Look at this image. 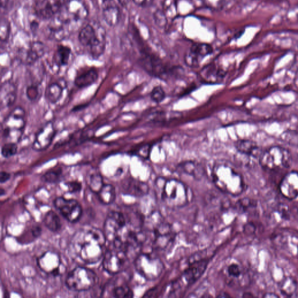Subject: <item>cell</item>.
<instances>
[{"instance_id":"e575fe53","label":"cell","mask_w":298,"mask_h":298,"mask_svg":"<svg viewBox=\"0 0 298 298\" xmlns=\"http://www.w3.org/2000/svg\"><path fill=\"white\" fill-rule=\"evenodd\" d=\"M110 297L117 298H132L133 291L125 284L114 285L111 288Z\"/></svg>"},{"instance_id":"f907efd6","label":"cell","mask_w":298,"mask_h":298,"mask_svg":"<svg viewBox=\"0 0 298 298\" xmlns=\"http://www.w3.org/2000/svg\"><path fill=\"white\" fill-rule=\"evenodd\" d=\"M264 297H269V298H271V297H273V298H278V296H276V295L274 294H267V295H266V296H264Z\"/></svg>"},{"instance_id":"b9f144b4","label":"cell","mask_w":298,"mask_h":298,"mask_svg":"<svg viewBox=\"0 0 298 298\" xmlns=\"http://www.w3.org/2000/svg\"><path fill=\"white\" fill-rule=\"evenodd\" d=\"M154 20L156 25L159 28H164L166 26L167 20L165 14L160 10H158L154 14Z\"/></svg>"},{"instance_id":"74e56055","label":"cell","mask_w":298,"mask_h":298,"mask_svg":"<svg viewBox=\"0 0 298 298\" xmlns=\"http://www.w3.org/2000/svg\"><path fill=\"white\" fill-rule=\"evenodd\" d=\"M18 151V143H16L5 142L1 146V156L5 159L13 157L17 154Z\"/></svg>"},{"instance_id":"2e32d148","label":"cell","mask_w":298,"mask_h":298,"mask_svg":"<svg viewBox=\"0 0 298 298\" xmlns=\"http://www.w3.org/2000/svg\"><path fill=\"white\" fill-rule=\"evenodd\" d=\"M57 134V129L52 121H47L36 132L32 148L35 152L45 151L52 145Z\"/></svg>"},{"instance_id":"836d02e7","label":"cell","mask_w":298,"mask_h":298,"mask_svg":"<svg viewBox=\"0 0 298 298\" xmlns=\"http://www.w3.org/2000/svg\"><path fill=\"white\" fill-rule=\"evenodd\" d=\"M87 184L90 191L98 194L104 184L103 177L98 172L92 173L89 174L87 179Z\"/></svg>"},{"instance_id":"44dd1931","label":"cell","mask_w":298,"mask_h":298,"mask_svg":"<svg viewBox=\"0 0 298 298\" xmlns=\"http://www.w3.org/2000/svg\"><path fill=\"white\" fill-rule=\"evenodd\" d=\"M280 194L288 200L298 197V172L291 171L283 177L279 185Z\"/></svg>"},{"instance_id":"bcb514c9","label":"cell","mask_w":298,"mask_h":298,"mask_svg":"<svg viewBox=\"0 0 298 298\" xmlns=\"http://www.w3.org/2000/svg\"><path fill=\"white\" fill-rule=\"evenodd\" d=\"M41 228L37 225H35V226L31 228V233L33 237L35 238H38L41 236Z\"/></svg>"},{"instance_id":"7a4b0ae2","label":"cell","mask_w":298,"mask_h":298,"mask_svg":"<svg viewBox=\"0 0 298 298\" xmlns=\"http://www.w3.org/2000/svg\"><path fill=\"white\" fill-rule=\"evenodd\" d=\"M155 185L158 197L168 208H181L191 200L190 189L179 179L159 177L156 180Z\"/></svg>"},{"instance_id":"8d00e7d4","label":"cell","mask_w":298,"mask_h":298,"mask_svg":"<svg viewBox=\"0 0 298 298\" xmlns=\"http://www.w3.org/2000/svg\"><path fill=\"white\" fill-rule=\"evenodd\" d=\"M297 284L293 279L288 278L282 282L281 291L288 297H294L297 290Z\"/></svg>"},{"instance_id":"60d3db41","label":"cell","mask_w":298,"mask_h":298,"mask_svg":"<svg viewBox=\"0 0 298 298\" xmlns=\"http://www.w3.org/2000/svg\"><path fill=\"white\" fill-rule=\"evenodd\" d=\"M10 23L9 21L3 18L1 21V40L6 41L8 40L9 36L10 35Z\"/></svg>"},{"instance_id":"4dcf8cb0","label":"cell","mask_w":298,"mask_h":298,"mask_svg":"<svg viewBox=\"0 0 298 298\" xmlns=\"http://www.w3.org/2000/svg\"><path fill=\"white\" fill-rule=\"evenodd\" d=\"M99 201L104 205L112 204L116 199V191L114 186L111 184H104L97 194Z\"/></svg>"},{"instance_id":"1f68e13d","label":"cell","mask_w":298,"mask_h":298,"mask_svg":"<svg viewBox=\"0 0 298 298\" xmlns=\"http://www.w3.org/2000/svg\"><path fill=\"white\" fill-rule=\"evenodd\" d=\"M43 222L45 226L53 233H57L61 230L62 223L61 219L53 210L49 211L45 215Z\"/></svg>"},{"instance_id":"5bb4252c","label":"cell","mask_w":298,"mask_h":298,"mask_svg":"<svg viewBox=\"0 0 298 298\" xmlns=\"http://www.w3.org/2000/svg\"><path fill=\"white\" fill-rule=\"evenodd\" d=\"M54 205L65 219L71 223L79 220L83 210L80 203L73 199L58 197L54 201Z\"/></svg>"},{"instance_id":"ee69618b","label":"cell","mask_w":298,"mask_h":298,"mask_svg":"<svg viewBox=\"0 0 298 298\" xmlns=\"http://www.w3.org/2000/svg\"><path fill=\"white\" fill-rule=\"evenodd\" d=\"M151 146L148 145L143 146L138 149L137 154L139 157L147 159L149 157Z\"/></svg>"},{"instance_id":"4316f807","label":"cell","mask_w":298,"mask_h":298,"mask_svg":"<svg viewBox=\"0 0 298 298\" xmlns=\"http://www.w3.org/2000/svg\"><path fill=\"white\" fill-rule=\"evenodd\" d=\"M180 173L193 177L197 180L202 179L204 175V170L201 165L195 161H185L180 162L177 167Z\"/></svg>"},{"instance_id":"83f0119b","label":"cell","mask_w":298,"mask_h":298,"mask_svg":"<svg viewBox=\"0 0 298 298\" xmlns=\"http://www.w3.org/2000/svg\"><path fill=\"white\" fill-rule=\"evenodd\" d=\"M65 89V84L56 81L49 84L44 91V98L50 104H56L61 100Z\"/></svg>"},{"instance_id":"c3c4849f","label":"cell","mask_w":298,"mask_h":298,"mask_svg":"<svg viewBox=\"0 0 298 298\" xmlns=\"http://www.w3.org/2000/svg\"><path fill=\"white\" fill-rule=\"evenodd\" d=\"M289 213L291 217L298 219V204H295L291 209L289 208Z\"/></svg>"},{"instance_id":"f35d334b","label":"cell","mask_w":298,"mask_h":298,"mask_svg":"<svg viewBox=\"0 0 298 298\" xmlns=\"http://www.w3.org/2000/svg\"><path fill=\"white\" fill-rule=\"evenodd\" d=\"M150 98L156 103H160L166 97L165 90L160 86L155 87L150 92Z\"/></svg>"},{"instance_id":"d6986e66","label":"cell","mask_w":298,"mask_h":298,"mask_svg":"<svg viewBox=\"0 0 298 298\" xmlns=\"http://www.w3.org/2000/svg\"><path fill=\"white\" fill-rule=\"evenodd\" d=\"M128 222V219L125 215L119 211H111L108 213L103 227V232L108 241H112L119 232Z\"/></svg>"},{"instance_id":"7bdbcfd3","label":"cell","mask_w":298,"mask_h":298,"mask_svg":"<svg viewBox=\"0 0 298 298\" xmlns=\"http://www.w3.org/2000/svg\"><path fill=\"white\" fill-rule=\"evenodd\" d=\"M66 186L68 188L69 192L71 194L77 193L79 192L82 189V183L73 180V181H69L65 183Z\"/></svg>"},{"instance_id":"f546056e","label":"cell","mask_w":298,"mask_h":298,"mask_svg":"<svg viewBox=\"0 0 298 298\" xmlns=\"http://www.w3.org/2000/svg\"><path fill=\"white\" fill-rule=\"evenodd\" d=\"M225 75V72L215 64L209 65L201 70L200 77L207 83L221 82Z\"/></svg>"},{"instance_id":"7c38bea8","label":"cell","mask_w":298,"mask_h":298,"mask_svg":"<svg viewBox=\"0 0 298 298\" xmlns=\"http://www.w3.org/2000/svg\"><path fill=\"white\" fill-rule=\"evenodd\" d=\"M222 276L226 284L233 288L245 287L248 282L247 271L238 261H230L222 268Z\"/></svg>"},{"instance_id":"ffe728a7","label":"cell","mask_w":298,"mask_h":298,"mask_svg":"<svg viewBox=\"0 0 298 298\" xmlns=\"http://www.w3.org/2000/svg\"><path fill=\"white\" fill-rule=\"evenodd\" d=\"M213 52V47L209 44L195 43L185 56L186 64L190 67H197L204 57Z\"/></svg>"},{"instance_id":"9c48e42d","label":"cell","mask_w":298,"mask_h":298,"mask_svg":"<svg viewBox=\"0 0 298 298\" xmlns=\"http://www.w3.org/2000/svg\"><path fill=\"white\" fill-rule=\"evenodd\" d=\"M98 282V277L93 270L78 266L68 273L65 285L71 291L83 292L91 290Z\"/></svg>"},{"instance_id":"9a60e30c","label":"cell","mask_w":298,"mask_h":298,"mask_svg":"<svg viewBox=\"0 0 298 298\" xmlns=\"http://www.w3.org/2000/svg\"><path fill=\"white\" fill-rule=\"evenodd\" d=\"M37 264L39 269L47 275L57 277L61 275L65 271L61 257L56 252H44L38 258Z\"/></svg>"},{"instance_id":"7dc6e473","label":"cell","mask_w":298,"mask_h":298,"mask_svg":"<svg viewBox=\"0 0 298 298\" xmlns=\"http://www.w3.org/2000/svg\"><path fill=\"white\" fill-rule=\"evenodd\" d=\"M10 173L6 172V171H1V174H0V182L1 183H4L8 181L10 179Z\"/></svg>"},{"instance_id":"ab89813d","label":"cell","mask_w":298,"mask_h":298,"mask_svg":"<svg viewBox=\"0 0 298 298\" xmlns=\"http://www.w3.org/2000/svg\"><path fill=\"white\" fill-rule=\"evenodd\" d=\"M256 206H257V203L255 201L248 198L242 199L239 200L237 204L238 210L241 211L242 212H246L250 209L254 208Z\"/></svg>"},{"instance_id":"e0dca14e","label":"cell","mask_w":298,"mask_h":298,"mask_svg":"<svg viewBox=\"0 0 298 298\" xmlns=\"http://www.w3.org/2000/svg\"><path fill=\"white\" fill-rule=\"evenodd\" d=\"M46 52V44L40 41H34L26 48H22L18 51V59L23 64L32 66L42 59Z\"/></svg>"},{"instance_id":"816d5d0a","label":"cell","mask_w":298,"mask_h":298,"mask_svg":"<svg viewBox=\"0 0 298 298\" xmlns=\"http://www.w3.org/2000/svg\"><path fill=\"white\" fill-rule=\"evenodd\" d=\"M5 194V191L2 188L1 189V191H0V195L3 196Z\"/></svg>"},{"instance_id":"f1b7e54d","label":"cell","mask_w":298,"mask_h":298,"mask_svg":"<svg viewBox=\"0 0 298 298\" xmlns=\"http://www.w3.org/2000/svg\"><path fill=\"white\" fill-rule=\"evenodd\" d=\"M71 56V47L63 44L59 45L53 57V65L58 69L67 67L70 64Z\"/></svg>"},{"instance_id":"6da1fadb","label":"cell","mask_w":298,"mask_h":298,"mask_svg":"<svg viewBox=\"0 0 298 298\" xmlns=\"http://www.w3.org/2000/svg\"><path fill=\"white\" fill-rule=\"evenodd\" d=\"M107 241L103 231L95 227L82 228L70 242L71 254L86 264H94L103 258Z\"/></svg>"},{"instance_id":"4fadbf2b","label":"cell","mask_w":298,"mask_h":298,"mask_svg":"<svg viewBox=\"0 0 298 298\" xmlns=\"http://www.w3.org/2000/svg\"><path fill=\"white\" fill-rule=\"evenodd\" d=\"M208 263L207 258L194 261L174 282L173 291L183 290L193 284L205 272Z\"/></svg>"},{"instance_id":"30bf717a","label":"cell","mask_w":298,"mask_h":298,"mask_svg":"<svg viewBox=\"0 0 298 298\" xmlns=\"http://www.w3.org/2000/svg\"><path fill=\"white\" fill-rule=\"evenodd\" d=\"M134 264L138 273L149 281L159 278L165 269L160 258L147 254L138 255L135 258Z\"/></svg>"},{"instance_id":"f6af8a7d","label":"cell","mask_w":298,"mask_h":298,"mask_svg":"<svg viewBox=\"0 0 298 298\" xmlns=\"http://www.w3.org/2000/svg\"><path fill=\"white\" fill-rule=\"evenodd\" d=\"M138 6L141 7H147L152 4L153 0H132Z\"/></svg>"},{"instance_id":"8fae6325","label":"cell","mask_w":298,"mask_h":298,"mask_svg":"<svg viewBox=\"0 0 298 298\" xmlns=\"http://www.w3.org/2000/svg\"><path fill=\"white\" fill-rule=\"evenodd\" d=\"M111 247L105 252L102 266L110 275H117L126 269L131 257L123 250Z\"/></svg>"},{"instance_id":"cb8c5ba5","label":"cell","mask_w":298,"mask_h":298,"mask_svg":"<svg viewBox=\"0 0 298 298\" xmlns=\"http://www.w3.org/2000/svg\"><path fill=\"white\" fill-rule=\"evenodd\" d=\"M102 8V16L107 25L110 27H115L118 25L121 13L116 3L113 0H104Z\"/></svg>"},{"instance_id":"d590c367","label":"cell","mask_w":298,"mask_h":298,"mask_svg":"<svg viewBox=\"0 0 298 298\" xmlns=\"http://www.w3.org/2000/svg\"><path fill=\"white\" fill-rule=\"evenodd\" d=\"M63 177V170L61 167H55L47 171L41 177L44 182L55 183L60 181Z\"/></svg>"},{"instance_id":"3957f363","label":"cell","mask_w":298,"mask_h":298,"mask_svg":"<svg viewBox=\"0 0 298 298\" xmlns=\"http://www.w3.org/2000/svg\"><path fill=\"white\" fill-rule=\"evenodd\" d=\"M212 178L214 184L225 194L238 197L245 191V184L242 176L233 167L224 162L215 165Z\"/></svg>"},{"instance_id":"8992f818","label":"cell","mask_w":298,"mask_h":298,"mask_svg":"<svg viewBox=\"0 0 298 298\" xmlns=\"http://www.w3.org/2000/svg\"><path fill=\"white\" fill-rule=\"evenodd\" d=\"M26 124L25 109L20 106L15 107L1 123V135L4 142L19 143L24 134Z\"/></svg>"},{"instance_id":"d6a6232c","label":"cell","mask_w":298,"mask_h":298,"mask_svg":"<svg viewBox=\"0 0 298 298\" xmlns=\"http://www.w3.org/2000/svg\"><path fill=\"white\" fill-rule=\"evenodd\" d=\"M41 82H35L26 86L25 94L27 99L32 103L38 102L43 95Z\"/></svg>"},{"instance_id":"603a6c76","label":"cell","mask_w":298,"mask_h":298,"mask_svg":"<svg viewBox=\"0 0 298 298\" xmlns=\"http://www.w3.org/2000/svg\"><path fill=\"white\" fill-rule=\"evenodd\" d=\"M18 89L16 84L10 80L1 83L0 88L1 110L13 106L17 99Z\"/></svg>"},{"instance_id":"277c9868","label":"cell","mask_w":298,"mask_h":298,"mask_svg":"<svg viewBox=\"0 0 298 298\" xmlns=\"http://www.w3.org/2000/svg\"><path fill=\"white\" fill-rule=\"evenodd\" d=\"M145 222L146 231L149 234L153 249H166L175 239V232L160 213L154 212L150 214Z\"/></svg>"},{"instance_id":"7402d4cb","label":"cell","mask_w":298,"mask_h":298,"mask_svg":"<svg viewBox=\"0 0 298 298\" xmlns=\"http://www.w3.org/2000/svg\"><path fill=\"white\" fill-rule=\"evenodd\" d=\"M121 191L123 194L139 198L148 194L149 187L146 182L129 178L122 182Z\"/></svg>"},{"instance_id":"484cf974","label":"cell","mask_w":298,"mask_h":298,"mask_svg":"<svg viewBox=\"0 0 298 298\" xmlns=\"http://www.w3.org/2000/svg\"><path fill=\"white\" fill-rule=\"evenodd\" d=\"M99 78L97 69L92 67L77 75L75 78L74 84L78 88H86L97 82Z\"/></svg>"},{"instance_id":"5b68a950","label":"cell","mask_w":298,"mask_h":298,"mask_svg":"<svg viewBox=\"0 0 298 298\" xmlns=\"http://www.w3.org/2000/svg\"><path fill=\"white\" fill-rule=\"evenodd\" d=\"M107 34L100 24L88 23L81 28L78 39L85 47L92 59L98 60L103 55L107 44Z\"/></svg>"},{"instance_id":"52a82bcc","label":"cell","mask_w":298,"mask_h":298,"mask_svg":"<svg viewBox=\"0 0 298 298\" xmlns=\"http://www.w3.org/2000/svg\"><path fill=\"white\" fill-rule=\"evenodd\" d=\"M89 9L83 0H68L56 16L73 32L89 16Z\"/></svg>"},{"instance_id":"d4e9b609","label":"cell","mask_w":298,"mask_h":298,"mask_svg":"<svg viewBox=\"0 0 298 298\" xmlns=\"http://www.w3.org/2000/svg\"><path fill=\"white\" fill-rule=\"evenodd\" d=\"M237 152L240 155L259 159L261 153L260 147L255 141L248 139H239L235 143Z\"/></svg>"},{"instance_id":"ba28073f","label":"cell","mask_w":298,"mask_h":298,"mask_svg":"<svg viewBox=\"0 0 298 298\" xmlns=\"http://www.w3.org/2000/svg\"><path fill=\"white\" fill-rule=\"evenodd\" d=\"M292 155L287 149L281 146H272L261 153L258 161L261 167L267 171L287 169L292 163Z\"/></svg>"},{"instance_id":"ac0fdd59","label":"cell","mask_w":298,"mask_h":298,"mask_svg":"<svg viewBox=\"0 0 298 298\" xmlns=\"http://www.w3.org/2000/svg\"><path fill=\"white\" fill-rule=\"evenodd\" d=\"M65 2V0H36L35 14L39 19L52 20L59 14Z\"/></svg>"},{"instance_id":"681fc988","label":"cell","mask_w":298,"mask_h":298,"mask_svg":"<svg viewBox=\"0 0 298 298\" xmlns=\"http://www.w3.org/2000/svg\"><path fill=\"white\" fill-rule=\"evenodd\" d=\"M119 4H121L123 7H125L128 4L129 0H118Z\"/></svg>"}]
</instances>
